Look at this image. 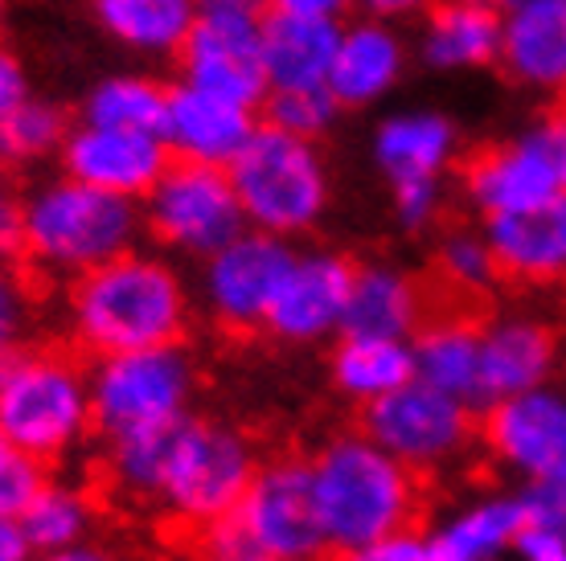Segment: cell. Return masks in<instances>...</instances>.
Segmentation results:
<instances>
[{
	"label": "cell",
	"mask_w": 566,
	"mask_h": 561,
	"mask_svg": "<svg viewBox=\"0 0 566 561\" xmlns=\"http://www.w3.org/2000/svg\"><path fill=\"white\" fill-rule=\"evenodd\" d=\"M103 38L140 57L181 54L201 17V0H91Z\"/></svg>",
	"instance_id": "cell-27"
},
{
	"label": "cell",
	"mask_w": 566,
	"mask_h": 561,
	"mask_svg": "<svg viewBox=\"0 0 566 561\" xmlns=\"http://www.w3.org/2000/svg\"><path fill=\"white\" fill-rule=\"evenodd\" d=\"M140 201L95 189V184L78 181L71 172L33 184L25 193L21 254L50 275L78 279L83 271L132 251L140 242Z\"/></svg>",
	"instance_id": "cell-2"
},
{
	"label": "cell",
	"mask_w": 566,
	"mask_h": 561,
	"mask_svg": "<svg viewBox=\"0 0 566 561\" xmlns=\"http://www.w3.org/2000/svg\"><path fill=\"white\" fill-rule=\"evenodd\" d=\"M292 258L296 246L287 239L247 225L210 258H201V304L222 328L234 332L263 328Z\"/></svg>",
	"instance_id": "cell-10"
},
{
	"label": "cell",
	"mask_w": 566,
	"mask_h": 561,
	"mask_svg": "<svg viewBox=\"0 0 566 561\" xmlns=\"http://www.w3.org/2000/svg\"><path fill=\"white\" fill-rule=\"evenodd\" d=\"M198 553H201V561H263V553L255 549L251 533L242 529V520L234 517V512L201 529Z\"/></svg>",
	"instance_id": "cell-39"
},
{
	"label": "cell",
	"mask_w": 566,
	"mask_h": 561,
	"mask_svg": "<svg viewBox=\"0 0 566 561\" xmlns=\"http://www.w3.org/2000/svg\"><path fill=\"white\" fill-rule=\"evenodd\" d=\"M45 467L38 455H29L0 435V517H21L29 508V500L42 491Z\"/></svg>",
	"instance_id": "cell-36"
},
{
	"label": "cell",
	"mask_w": 566,
	"mask_h": 561,
	"mask_svg": "<svg viewBox=\"0 0 566 561\" xmlns=\"http://www.w3.org/2000/svg\"><path fill=\"white\" fill-rule=\"evenodd\" d=\"M460 152V131L439 112H395L374 131V165L386 181H443Z\"/></svg>",
	"instance_id": "cell-24"
},
{
	"label": "cell",
	"mask_w": 566,
	"mask_h": 561,
	"mask_svg": "<svg viewBox=\"0 0 566 561\" xmlns=\"http://www.w3.org/2000/svg\"><path fill=\"white\" fill-rule=\"evenodd\" d=\"M259 127L255 107L234 103L227 95H213L206 86L193 83H172L169 86V107H165V144L172 156L181 160H198V165H222L242 152V144L251 140Z\"/></svg>",
	"instance_id": "cell-17"
},
{
	"label": "cell",
	"mask_w": 566,
	"mask_h": 561,
	"mask_svg": "<svg viewBox=\"0 0 566 561\" xmlns=\"http://www.w3.org/2000/svg\"><path fill=\"white\" fill-rule=\"evenodd\" d=\"M407 74V42L395 29V21L357 17L340 29L337 57L328 71V91L337 95L345 112L382 103Z\"/></svg>",
	"instance_id": "cell-20"
},
{
	"label": "cell",
	"mask_w": 566,
	"mask_h": 561,
	"mask_svg": "<svg viewBox=\"0 0 566 561\" xmlns=\"http://www.w3.org/2000/svg\"><path fill=\"white\" fill-rule=\"evenodd\" d=\"M390 205L402 230H427L443 210V184L439 181H398L390 184Z\"/></svg>",
	"instance_id": "cell-38"
},
{
	"label": "cell",
	"mask_w": 566,
	"mask_h": 561,
	"mask_svg": "<svg viewBox=\"0 0 566 561\" xmlns=\"http://www.w3.org/2000/svg\"><path fill=\"white\" fill-rule=\"evenodd\" d=\"M513 558L517 561H566V537L546 533V529H525Z\"/></svg>",
	"instance_id": "cell-44"
},
{
	"label": "cell",
	"mask_w": 566,
	"mask_h": 561,
	"mask_svg": "<svg viewBox=\"0 0 566 561\" xmlns=\"http://www.w3.org/2000/svg\"><path fill=\"white\" fill-rule=\"evenodd\" d=\"M464 193L481 218L530 210L551 197L566 193L563 172L554 165V152L538 124L517 131L513 140L489 144L464 160Z\"/></svg>",
	"instance_id": "cell-14"
},
{
	"label": "cell",
	"mask_w": 566,
	"mask_h": 561,
	"mask_svg": "<svg viewBox=\"0 0 566 561\" xmlns=\"http://www.w3.org/2000/svg\"><path fill=\"white\" fill-rule=\"evenodd\" d=\"M17 520L25 529L29 546L38 549V558H45V553H57V549L83 546L86 533H91V520H95V508H91L83 488L45 479L42 491L29 500V508Z\"/></svg>",
	"instance_id": "cell-31"
},
{
	"label": "cell",
	"mask_w": 566,
	"mask_h": 561,
	"mask_svg": "<svg viewBox=\"0 0 566 561\" xmlns=\"http://www.w3.org/2000/svg\"><path fill=\"white\" fill-rule=\"evenodd\" d=\"M140 213L144 230L160 246L189 258H210L218 246H227L234 234L247 230V213L234 193L230 169L181 156H172L160 181L140 197Z\"/></svg>",
	"instance_id": "cell-8"
},
{
	"label": "cell",
	"mask_w": 566,
	"mask_h": 561,
	"mask_svg": "<svg viewBox=\"0 0 566 561\" xmlns=\"http://www.w3.org/2000/svg\"><path fill=\"white\" fill-rule=\"evenodd\" d=\"M42 561H124V558H119V553H112V549L83 541V546H71V549H57V553H45Z\"/></svg>",
	"instance_id": "cell-49"
},
{
	"label": "cell",
	"mask_w": 566,
	"mask_h": 561,
	"mask_svg": "<svg viewBox=\"0 0 566 561\" xmlns=\"http://www.w3.org/2000/svg\"><path fill=\"white\" fill-rule=\"evenodd\" d=\"M57 160H62V172H71L78 181L140 201L160 181V172L169 169L172 152L165 136H153V131L74 124Z\"/></svg>",
	"instance_id": "cell-16"
},
{
	"label": "cell",
	"mask_w": 566,
	"mask_h": 561,
	"mask_svg": "<svg viewBox=\"0 0 566 561\" xmlns=\"http://www.w3.org/2000/svg\"><path fill=\"white\" fill-rule=\"evenodd\" d=\"M484 239L496 254L501 279L563 283L566 279V193L530 210L484 218Z\"/></svg>",
	"instance_id": "cell-18"
},
{
	"label": "cell",
	"mask_w": 566,
	"mask_h": 561,
	"mask_svg": "<svg viewBox=\"0 0 566 561\" xmlns=\"http://www.w3.org/2000/svg\"><path fill=\"white\" fill-rule=\"evenodd\" d=\"M505 9L496 0H436L423 17L419 54L436 74H464L496 66Z\"/></svg>",
	"instance_id": "cell-21"
},
{
	"label": "cell",
	"mask_w": 566,
	"mask_h": 561,
	"mask_svg": "<svg viewBox=\"0 0 566 561\" xmlns=\"http://www.w3.org/2000/svg\"><path fill=\"white\" fill-rule=\"evenodd\" d=\"M496 66L505 78L538 95L566 91V0L558 4H530L505 13L501 57Z\"/></svg>",
	"instance_id": "cell-23"
},
{
	"label": "cell",
	"mask_w": 566,
	"mask_h": 561,
	"mask_svg": "<svg viewBox=\"0 0 566 561\" xmlns=\"http://www.w3.org/2000/svg\"><path fill=\"white\" fill-rule=\"evenodd\" d=\"M525 533L522 496H481L427 533L431 561H505Z\"/></svg>",
	"instance_id": "cell-26"
},
{
	"label": "cell",
	"mask_w": 566,
	"mask_h": 561,
	"mask_svg": "<svg viewBox=\"0 0 566 561\" xmlns=\"http://www.w3.org/2000/svg\"><path fill=\"white\" fill-rule=\"evenodd\" d=\"M234 517L242 520V529L251 533L263 558L316 561L328 549L325 520L312 488V467L300 459L259 464Z\"/></svg>",
	"instance_id": "cell-11"
},
{
	"label": "cell",
	"mask_w": 566,
	"mask_h": 561,
	"mask_svg": "<svg viewBox=\"0 0 566 561\" xmlns=\"http://www.w3.org/2000/svg\"><path fill=\"white\" fill-rule=\"evenodd\" d=\"M0 4H4V0H0Z\"/></svg>",
	"instance_id": "cell-54"
},
{
	"label": "cell",
	"mask_w": 566,
	"mask_h": 561,
	"mask_svg": "<svg viewBox=\"0 0 566 561\" xmlns=\"http://www.w3.org/2000/svg\"><path fill=\"white\" fill-rule=\"evenodd\" d=\"M29 95H33V91H29L25 62H21L9 45H0V119L13 112V107H21Z\"/></svg>",
	"instance_id": "cell-43"
},
{
	"label": "cell",
	"mask_w": 566,
	"mask_h": 561,
	"mask_svg": "<svg viewBox=\"0 0 566 561\" xmlns=\"http://www.w3.org/2000/svg\"><path fill=\"white\" fill-rule=\"evenodd\" d=\"M21 213H25V197L17 193L9 169L0 165V254L21 251Z\"/></svg>",
	"instance_id": "cell-42"
},
{
	"label": "cell",
	"mask_w": 566,
	"mask_h": 561,
	"mask_svg": "<svg viewBox=\"0 0 566 561\" xmlns=\"http://www.w3.org/2000/svg\"><path fill=\"white\" fill-rule=\"evenodd\" d=\"M484 447L522 484L566 472V390L538 385L513 393L484 414Z\"/></svg>",
	"instance_id": "cell-13"
},
{
	"label": "cell",
	"mask_w": 566,
	"mask_h": 561,
	"mask_svg": "<svg viewBox=\"0 0 566 561\" xmlns=\"http://www.w3.org/2000/svg\"><path fill=\"white\" fill-rule=\"evenodd\" d=\"M366 435L411 472H436L464 455L472 438V406L411 378L366 406Z\"/></svg>",
	"instance_id": "cell-9"
},
{
	"label": "cell",
	"mask_w": 566,
	"mask_h": 561,
	"mask_svg": "<svg viewBox=\"0 0 566 561\" xmlns=\"http://www.w3.org/2000/svg\"><path fill=\"white\" fill-rule=\"evenodd\" d=\"M505 13H513V9H530V4H558V0H496Z\"/></svg>",
	"instance_id": "cell-51"
},
{
	"label": "cell",
	"mask_w": 566,
	"mask_h": 561,
	"mask_svg": "<svg viewBox=\"0 0 566 561\" xmlns=\"http://www.w3.org/2000/svg\"><path fill=\"white\" fill-rule=\"evenodd\" d=\"M25 320H29L25 287H21V279H17L13 271L0 263V366L21 349Z\"/></svg>",
	"instance_id": "cell-40"
},
{
	"label": "cell",
	"mask_w": 566,
	"mask_h": 561,
	"mask_svg": "<svg viewBox=\"0 0 566 561\" xmlns=\"http://www.w3.org/2000/svg\"><path fill=\"white\" fill-rule=\"evenodd\" d=\"M415 378L481 406V328L464 316H439L411 337Z\"/></svg>",
	"instance_id": "cell-28"
},
{
	"label": "cell",
	"mask_w": 566,
	"mask_h": 561,
	"mask_svg": "<svg viewBox=\"0 0 566 561\" xmlns=\"http://www.w3.org/2000/svg\"><path fill=\"white\" fill-rule=\"evenodd\" d=\"M349 283H354V263L345 254L296 251L280 292L271 299L263 328L287 345H316V340L333 337L345 320Z\"/></svg>",
	"instance_id": "cell-15"
},
{
	"label": "cell",
	"mask_w": 566,
	"mask_h": 561,
	"mask_svg": "<svg viewBox=\"0 0 566 561\" xmlns=\"http://www.w3.org/2000/svg\"><path fill=\"white\" fill-rule=\"evenodd\" d=\"M415 378V352L411 340L395 337H340L333 349V381L345 398L361 406L378 402L398 385Z\"/></svg>",
	"instance_id": "cell-29"
},
{
	"label": "cell",
	"mask_w": 566,
	"mask_h": 561,
	"mask_svg": "<svg viewBox=\"0 0 566 561\" xmlns=\"http://www.w3.org/2000/svg\"><path fill=\"white\" fill-rule=\"evenodd\" d=\"M340 561H431V546L423 533H415L407 525V529H395L386 537H374L366 546L345 549Z\"/></svg>",
	"instance_id": "cell-41"
},
{
	"label": "cell",
	"mask_w": 566,
	"mask_h": 561,
	"mask_svg": "<svg viewBox=\"0 0 566 561\" xmlns=\"http://www.w3.org/2000/svg\"><path fill=\"white\" fill-rule=\"evenodd\" d=\"M436 0H357V9L366 17H378V21H415V17L431 13Z\"/></svg>",
	"instance_id": "cell-45"
},
{
	"label": "cell",
	"mask_w": 566,
	"mask_h": 561,
	"mask_svg": "<svg viewBox=\"0 0 566 561\" xmlns=\"http://www.w3.org/2000/svg\"><path fill=\"white\" fill-rule=\"evenodd\" d=\"M255 472V451L239 431L218 426V422L181 419L153 505L193 529H206L239 508Z\"/></svg>",
	"instance_id": "cell-6"
},
{
	"label": "cell",
	"mask_w": 566,
	"mask_h": 561,
	"mask_svg": "<svg viewBox=\"0 0 566 561\" xmlns=\"http://www.w3.org/2000/svg\"><path fill=\"white\" fill-rule=\"evenodd\" d=\"M436 271L443 287L472 295L489 292L501 279V267H496V254L489 246V239H484V230H468V225H455L439 239Z\"/></svg>",
	"instance_id": "cell-34"
},
{
	"label": "cell",
	"mask_w": 566,
	"mask_h": 561,
	"mask_svg": "<svg viewBox=\"0 0 566 561\" xmlns=\"http://www.w3.org/2000/svg\"><path fill=\"white\" fill-rule=\"evenodd\" d=\"M263 561H283V558H263Z\"/></svg>",
	"instance_id": "cell-52"
},
{
	"label": "cell",
	"mask_w": 566,
	"mask_h": 561,
	"mask_svg": "<svg viewBox=\"0 0 566 561\" xmlns=\"http://www.w3.org/2000/svg\"><path fill=\"white\" fill-rule=\"evenodd\" d=\"M185 419H189V414H185ZM177 426H181V419L169 422V426L132 431V435L112 438L107 464H112L115 484L128 491V496H136V500H156V488H160V476H165V464H169Z\"/></svg>",
	"instance_id": "cell-33"
},
{
	"label": "cell",
	"mask_w": 566,
	"mask_h": 561,
	"mask_svg": "<svg viewBox=\"0 0 566 561\" xmlns=\"http://www.w3.org/2000/svg\"><path fill=\"white\" fill-rule=\"evenodd\" d=\"M345 21L308 13H263V66L271 91H304L328 86Z\"/></svg>",
	"instance_id": "cell-22"
},
{
	"label": "cell",
	"mask_w": 566,
	"mask_h": 561,
	"mask_svg": "<svg viewBox=\"0 0 566 561\" xmlns=\"http://www.w3.org/2000/svg\"><path fill=\"white\" fill-rule=\"evenodd\" d=\"M38 549L29 546L25 529L17 517H0V561H33Z\"/></svg>",
	"instance_id": "cell-46"
},
{
	"label": "cell",
	"mask_w": 566,
	"mask_h": 561,
	"mask_svg": "<svg viewBox=\"0 0 566 561\" xmlns=\"http://www.w3.org/2000/svg\"><path fill=\"white\" fill-rule=\"evenodd\" d=\"M263 112H268V124L283 127V131L321 140L328 127L337 124V115L345 107H340L328 86H304V91H271Z\"/></svg>",
	"instance_id": "cell-35"
},
{
	"label": "cell",
	"mask_w": 566,
	"mask_h": 561,
	"mask_svg": "<svg viewBox=\"0 0 566 561\" xmlns=\"http://www.w3.org/2000/svg\"><path fill=\"white\" fill-rule=\"evenodd\" d=\"M419 328H423V287L407 271L390 263L354 267L340 337L411 340Z\"/></svg>",
	"instance_id": "cell-25"
},
{
	"label": "cell",
	"mask_w": 566,
	"mask_h": 561,
	"mask_svg": "<svg viewBox=\"0 0 566 561\" xmlns=\"http://www.w3.org/2000/svg\"><path fill=\"white\" fill-rule=\"evenodd\" d=\"M177 62H181L185 83L247 103L255 112L271 95L268 66H263V17L201 9L198 25L185 38Z\"/></svg>",
	"instance_id": "cell-12"
},
{
	"label": "cell",
	"mask_w": 566,
	"mask_h": 561,
	"mask_svg": "<svg viewBox=\"0 0 566 561\" xmlns=\"http://www.w3.org/2000/svg\"><path fill=\"white\" fill-rule=\"evenodd\" d=\"M193 402V361L181 345L107 352L91 369V410L107 438L185 419Z\"/></svg>",
	"instance_id": "cell-7"
},
{
	"label": "cell",
	"mask_w": 566,
	"mask_h": 561,
	"mask_svg": "<svg viewBox=\"0 0 566 561\" xmlns=\"http://www.w3.org/2000/svg\"><path fill=\"white\" fill-rule=\"evenodd\" d=\"M201 9H210V13L263 17V13H268V0H201Z\"/></svg>",
	"instance_id": "cell-50"
},
{
	"label": "cell",
	"mask_w": 566,
	"mask_h": 561,
	"mask_svg": "<svg viewBox=\"0 0 566 561\" xmlns=\"http://www.w3.org/2000/svg\"><path fill=\"white\" fill-rule=\"evenodd\" d=\"M563 107H566V91H563Z\"/></svg>",
	"instance_id": "cell-53"
},
{
	"label": "cell",
	"mask_w": 566,
	"mask_h": 561,
	"mask_svg": "<svg viewBox=\"0 0 566 561\" xmlns=\"http://www.w3.org/2000/svg\"><path fill=\"white\" fill-rule=\"evenodd\" d=\"M538 127H542V136H546V144H551L554 165H558V172H563V189H566V107L546 112L538 119Z\"/></svg>",
	"instance_id": "cell-48"
},
{
	"label": "cell",
	"mask_w": 566,
	"mask_h": 561,
	"mask_svg": "<svg viewBox=\"0 0 566 561\" xmlns=\"http://www.w3.org/2000/svg\"><path fill=\"white\" fill-rule=\"evenodd\" d=\"M91 426V373L71 357L17 349L0 366V435L21 451L45 464L78 447Z\"/></svg>",
	"instance_id": "cell-5"
},
{
	"label": "cell",
	"mask_w": 566,
	"mask_h": 561,
	"mask_svg": "<svg viewBox=\"0 0 566 561\" xmlns=\"http://www.w3.org/2000/svg\"><path fill=\"white\" fill-rule=\"evenodd\" d=\"M189 320V292L169 258L140 246L115 254L71 283V324L91 352L177 345Z\"/></svg>",
	"instance_id": "cell-1"
},
{
	"label": "cell",
	"mask_w": 566,
	"mask_h": 561,
	"mask_svg": "<svg viewBox=\"0 0 566 561\" xmlns=\"http://www.w3.org/2000/svg\"><path fill=\"white\" fill-rule=\"evenodd\" d=\"M71 115L50 98L29 95L21 107L0 119V165L4 169H25L42 165L50 156L62 152V144L71 136Z\"/></svg>",
	"instance_id": "cell-32"
},
{
	"label": "cell",
	"mask_w": 566,
	"mask_h": 561,
	"mask_svg": "<svg viewBox=\"0 0 566 561\" xmlns=\"http://www.w3.org/2000/svg\"><path fill=\"white\" fill-rule=\"evenodd\" d=\"M230 181L242 201L247 225L287 242L316 230L333 197L328 165L316 140L283 131L268 119L230 160Z\"/></svg>",
	"instance_id": "cell-4"
},
{
	"label": "cell",
	"mask_w": 566,
	"mask_h": 561,
	"mask_svg": "<svg viewBox=\"0 0 566 561\" xmlns=\"http://www.w3.org/2000/svg\"><path fill=\"white\" fill-rule=\"evenodd\" d=\"M517 496L525 508V529H546V533L566 537V472L534 479Z\"/></svg>",
	"instance_id": "cell-37"
},
{
	"label": "cell",
	"mask_w": 566,
	"mask_h": 561,
	"mask_svg": "<svg viewBox=\"0 0 566 561\" xmlns=\"http://www.w3.org/2000/svg\"><path fill=\"white\" fill-rule=\"evenodd\" d=\"M357 0H268L275 13H308V17H345Z\"/></svg>",
	"instance_id": "cell-47"
},
{
	"label": "cell",
	"mask_w": 566,
	"mask_h": 561,
	"mask_svg": "<svg viewBox=\"0 0 566 561\" xmlns=\"http://www.w3.org/2000/svg\"><path fill=\"white\" fill-rule=\"evenodd\" d=\"M558 369V337L534 316H501L481 324V406L551 385Z\"/></svg>",
	"instance_id": "cell-19"
},
{
	"label": "cell",
	"mask_w": 566,
	"mask_h": 561,
	"mask_svg": "<svg viewBox=\"0 0 566 561\" xmlns=\"http://www.w3.org/2000/svg\"><path fill=\"white\" fill-rule=\"evenodd\" d=\"M165 107L169 86L148 74H107L86 91L83 124L99 127H128V131H165Z\"/></svg>",
	"instance_id": "cell-30"
},
{
	"label": "cell",
	"mask_w": 566,
	"mask_h": 561,
	"mask_svg": "<svg viewBox=\"0 0 566 561\" xmlns=\"http://www.w3.org/2000/svg\"><path fill=\"white\" fill-rule=\"evenodd\" d=\"M308 467L328 549L337 553L407 529L419 508L415 472L378 447L366 431L328 438Z\"/></svg>",
	"instance_id": "cell-3"
}]
</instances>
